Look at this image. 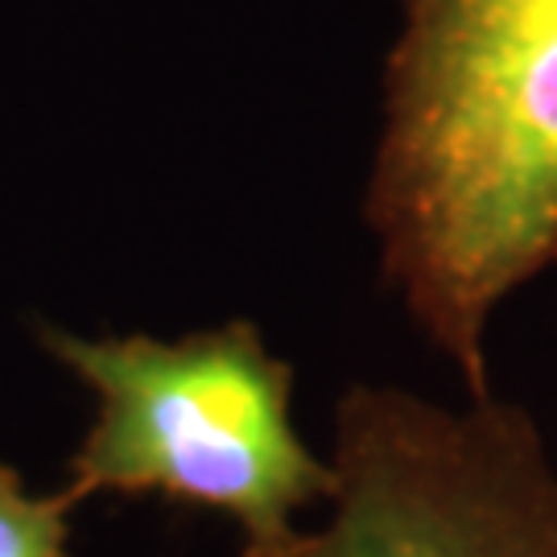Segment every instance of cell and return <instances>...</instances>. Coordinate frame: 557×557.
<instances>
[{"mask_svg": "<svg viewBox=\"0 0 557 557\" xmlns=\"http://www.w3.org/2000/svg\"><path fill=\"white\" fill-rule=\"evenodd\" d=\"M363 220L384 289L467 397L487 335L557 264V0H397Z\"/></svg>", "mask_w": 557, "mask_h": 557, "instance_id": "obj_1", "label": "cell"}, {"mask_svg": "<svg viewBox=\"0 0 557 557\" xmlns=\"http://www.w3.org/2000/svg\"><path fill=\"white\" fill-rule=\"evenodd\" d=\"M71 512L66 492L29 496L17 467L0 458V557H71Z\"/></svg>", "mask_w": 557, "mask_h": 557, "instance_id": "obj_4", "label": "cell"}, {"mask_svg": "<svg viewBox=\"0 0 557 557\" xmlns=\"http://www.w3.org/2000/svg\"><path fill=\"white\" fill-rule=\"evenodd\" d=\"M326 458V520L239 557H557V462L517 400L356 384Z\"/></svg>", "mask_w": 557, "mask_h": 557, "instance_id": "obj_3", "label": "cell"}, {"mask_svg": "<svg viewBox=\"0 0 557 557\" xmlns=\"http://www.w3.org/2000/svg\"><path fill=\"white\" fill-rule=\"evenodd\" d=\"M41 347L96 393V421L66 462V496H165L223 512L248 545L298 529L335 492L331 458L294 425V368L257 322L232 319L178 338L71 335Z\"/></svg>", "mask_w": 557, "mask_h": 557, "instance_id": "obj_2", "label": "cell"}]
</instances>
